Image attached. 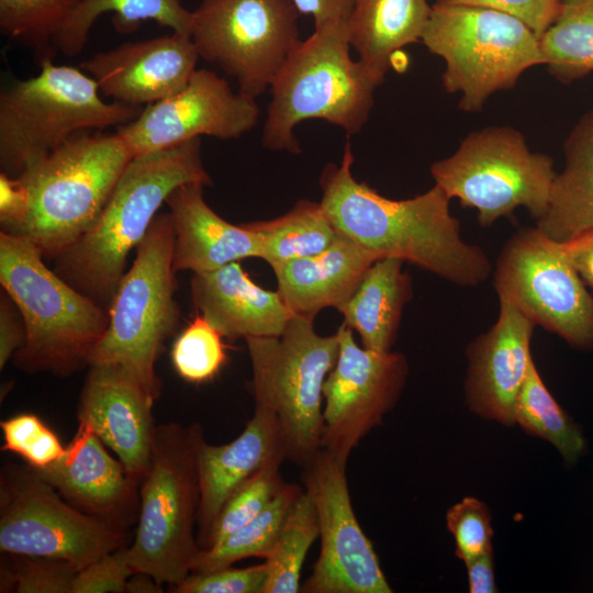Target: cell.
Segmentation results:
<instances>
[{"mask_svg": "<svg viewBox=\"0 0 593 593\" xmlns=\"http://www.w3.org/2000/svg\"><path fill=\"white\" fill-rule=\"evenodd\" d=\"M132 158L116 132L76 133L18 177L29 206L10 234L55 260L96 223Z\"/></svg>", "mask_w": 593, "mask_h": 593, "instance_id": "obj_5", "label": "cell"}, {"mask_svg": "<svg viewBox=\"0 0 593 593\" xmlns=\"http://www.w3.org/2000/svg\"><path fill=\"white\" fill-rule=\"evenodd\" d=\"M300 14L311 15L314 29L347 24L353 0H291Z\"/></svg>", "mask_w": 593, "mask_h": 593, "instance_id": "obj_46", "label": "cell"}, {"mask_svg": "<svg viewBox=\"0 0 593 593\" xmlns=\"http://www.w3.org/2000/svg\"><path fill=\"white\" fill-rule=\"evenodd\" d=\"M559 243L568 261L593 294V228Z\"/></svg>", "mask_w": 593, "mask_h": 593, "instance_id": "obj_47", "label": "cell"}, {"mask_svg": "<svg viewBox=\"0 0 593 593\" xmlns=\"http://www.w3.org/2000/svg\"><path fill=\"white\" fill-rule=\"evenodd\" d=\"M430 12L427 0H353L347 23L350 45L383 81L395 54L421 41Z\"/></svg>", "mask_w": 593, "mask_h": 593, "instance_id": "obj_26", "label": "cell"}, {"mask_svg": "<svg viewBox=\"0 0 593 593\" xmlns=\"http://www.w3.org/2000/svg\"><path fill=\"white\" fill-rule=\"evenodd\" d=\"M318 537L315 505L302 490L290 507L276 544L265 559L268 579L264 593H298L307 551Z\"/></svg>", "mask_w": 593, "mask_h": 593, "instance_id": "obj_34", "label": "cell"}, {"mask_svg": "<svg viewBox=\"0 0 593 593\" xmlns=\"http://www.w3.org/2000/svg\"><path fill=\"white\" fill-rule=\"evenodd\" d=\"M446 524L455 540V553L463 563L493 551L491 513L477 497L467 496L449 507Z\"/></svg>", "mask_w": 593, "mask_h": 593, "instance_id": "obj_40", "label": "cell"}, {"mask_svg": "<svg viewBox=\"0 0 593 593\" xmlns=\"http://www.w3.org/2000/svg\"><path fill=\"white\" fill-rule=\"evenodd\" d=\"M186 183L212 184L201 137L133 157L96 223L55 259V272L108 310L130 253L169 194Z\"/></svg>", "mask_w": 593, "mask_h": 593, "instance_id": "obj_2", "label": "cell"}, {"mask_svg": "<svg viewBox=\"0 0 593 593\" xmlns=\"http://www.w3.org/2000/svg\"><path fill=\"white\" fill-rule=\"evenodd\" d=\"M29 191L19 178L0 172V225L1 232H13L25 217Z\"/></svg>", "mask_w": 593, "mask_h": 593, "instance_id": "obj_45", "label": "cell"}, {"mask_svg": "<svg viewBox=\"0 0 593 593\" xmlns=\"http://www.w3.org/2000/svg\"><path fill=\"white\" fill-rule=\"evenodd\" d=\"M205 441L199 423L156 426L149 468L139 484L136 533L127 547L134 573L174 585L193 568L200 505L199 452Z\"/></svg>", "mask_w": 593, "mask_h": 593, "instance_id": "obj_6", "label": "cell"}, {"mask_svg": "<svg viewBox=\"0 0 593 593\" xmlns=\"http://www.w3.org/2000/svg\"><path fill=\"white\" fill-rule=\"evenodd\" d=\"M245 225L257 235L260 258L271 268L316 255L328 248L339 235L321 203L306 199L299 200L279 217Z\"/></svg>", "mask_w": 593, "mask_h": 593, "instance_id": "obj_30", "label": "cell"}, {"mask_svg": "<svg viewBox=\"0 0 593 593\" xmlns=\"http://www.w3.org/2000/svg\"><path fill=\"white\" fill-rule=\"evenodd\" d=\"M302 490L298 484L286 482L275 499L253 521L215 546L201 549L191 572L227 568L247 558L266 559L276 544L290 507Z\"/></svg>", "mask_w": 593, "mask_h": 593, "instance_id": "obj_32", "label": "cell"}, {"mask_svg": "<svg viewBox=\"0 0 593 593\" xmlns=\"http://www.w3.org/2000/svg\"><path fill=\"white\" fill-rule=\"evenodd\" d=\"M566 165L556 174L537 227L562 242L593 228V109L572 127L563 146Z\"/></svg>", "mask_w": 593, "mask_h": 593, "instance_id": "obj_28", "label": "cell"}, {"mask_svg": "<svg viewBox=\"0 0 593 593\" xmlns=\"http://www.w3.org/2000/svg\"><path fill=\"white\" fill-rule=\"evenodd\" d=\"M544 66L562 83L593 71V0H560L559 11L540 37Z\"/></svg>", "mask_w": 593, "mask_h": 593, "instance_id": "obj_31", "label": "cell"}, {"mask_svg": "<svg viewBox=\"0 0 593 593\" xmlns=\"http://www.w3.org/2000/svg\"><path fill=\"white\" fill-rule=\"evenodd\" d=\"M204 187L182 184L166 200L175 232V272H204L244 258H260L257 235L245 224H231L216 214L204 200Z\"/></svg>", "mask_w": 593, "mask_h": 593, "instance_id": "obj_24", "label": "cell"}, {"mask_svg": "<svg viewBox=\"0 0 593 593\" xmlns=\"http://www.w3.org/2000/svg\"><path fill=\"white\" fill-rule=\"evenodd\" d=\"M515 423L553 445L569 463L584 450L581 430L549 392L534 360L516 400Z\"/></svg>", "mask_w": 593, "mask_h": 593, "instance_id": "obj_33", "label": "cell"}, {"mask_svg": "<svg viewBox=\"0 0 593 593\" xmlns=\"http://www.w3.org/2000/svg\"><path fill=\"white\" fill-rule=\"evenodd\" d=\"M470 593L497 592L494 578L493 551L465 563Z\"/></svg>", "mask_w": 593, "mask_h": 593, "instance_id": "obj_48", "label": "cell"}, {"mask_svg": "<svg viewBox=\"0 0 593 593\" xmlns=\"http://www.w3.org/2000/svg\"><path fill=\"white\" fill-rule=\"evenodd\" d=\"M156 399L124 368L90 365L80 392L77 419L88 424L138 485L150 463Z\"/></svg>", "mask_w": 593, "mask_h": 593, "instance_id": "obj_18", "label": "cell"}, {"mask_svg": "<svg viewBox=\"0 0 593 593\" xmlns=\"http://www.w3.org/2000/svg\"><path fill=\"white\" fill-rule=\"evenodd\" d=\"M421 42L445 61L443 87L458 108L479 112L495 92L544 65L540 38L524 22L484 7L435 2Z\"/></svg>", "mask_w": 593, "mask_h": 593, "instance_id": "obj_10", "label": "cell"}, {"mask_svg": "<svg viewBox=\"0 0 593 593\" xmlns=\"http://www.w3.org/2000/svg\"><path fill=\"white\" fill-rule=\"evenodd\" d=\"M445 4H467L490 8L517 18L540 38L553 22L560 0H436Z\"/></svg>", "mask_w": 593, "mask_h": 593, "instance_id": "obj_43", "label": "cell"}, {"mask_svg": "<svg viewBox=\"0 0 593 593\" xmlns=\"http://www.w3.org/2000/svg\"><path fill=\"white\" fill-rule=\"evenodd\" d=\"M255 405L276 418L286 460L306 468L321 450L323 385L339 340L321 336L313 320L293 315L280 336L245 338Z\"/></svg>", "mask_w": 593, "mask_h": 593, "instance_id": "obj_9", "label": "cell"}, {"mask_svg": "<svg viewBox=\"0 0 593 593\" xmlns=\"http://www.w3.org/2000/svg\"><path fill=\"white\" fill-rule=\"evenodd\" d=\"M40 72L14 80L0 93V168L11 178L82 131L119 127L143 110L101 98L85 71L52 59Z\"/></svg>", "mask_w": 593, "mask_h": 593, "instance_id": "obj_7", "label": "cell"}, {"mask_svg": "<svg viewBox=\"0 0 593 593\" xmlns=\"http://www.w3.org/2000/svg\"><path fill=\"white\" fill-rule=\"evenodd\" d=\"M404 262L395 257L376 260L351 296L337 309L344 323L358 332L365 348L392 350L403 309L413 295Z\"/></svg>", "mask_w": 593, "mask_h": 593, "instance_id": "obj_27", "label": "cell"}, {"mask_svg": "<svg viewBox=\"0 0 593 593\" xmlns=\"http://www.w3.org/2000/svg\"><path fill=\"white\" fill-rule=\"evenodd\" d=\"M4 444L1 450L19 455L35 469L57 461L66 450L57 434L41 417L21 413L1 421Z\"/></svg>", "mask_w": 593, "mask_h": 593, "instance_id": "obj_38", "label": "cell"}, {"mask_svg": "<svg viewBox=\"0 0 593 593\" xmlns=\"http://www.w3.org/2000/svg\"><path fill=\"white\" fill-rule=\"evenodd\" d=\"M0 283L19 307L26 327L13 357L26 373L67 378L89 366L103 337L108 310L46 267L27 239L0 233Z\"/></svg>", "mask_w": 593, "mask_h": 593, "instance_id": "obj_3", "label": "cell"}, {"mask_svg": "<svg viewBox=\"0 0 593 593\" xmlns=\"http://www.w3.org/2000/svg\"><path fill=\"white\" fill-rule=\"evenodd\" d=\"M283 461H273L239 485L222 506L203 549L210 548L253 521L284 485Z\"/></svg>", "mask_w": 593, "mask_h": 593, "instance_id": "obj_37", "label": "cell"}, {"mask_svg": "<svg viewBox=\"0 0 593 593\" xmlns=\"http://www.w3.org/2000/svg\"><path fill=\"white\" fill-rule=\"evenodd\" d=\"M276 418L256 406L243 432L224 445L206 440L199 452L200 505L197 537L203 549L212 526L226 500L245 481L273 461H284Z\"/></svg>", "mask_w": 593, "mask_h": 593, "instance_id": "obj_23", "label": "cell"}, {"mask_svg": "<svg viewBox=\"0 0 593 593\" xmlns=\"http://www.w3.org/2000/svg\"><path fill=\"white\" fill-rule=\"evenodd\" d=\"M80 0H0L1 33L29 47L42 64Z\"/></svg>", "mask_w": 593, "mask_h": 593, "instance_id": "obj_35", "label": "cell"}, {"mask_svg": "<svg viewBox=\"0 0 593 593\" xmlns=\"http://www.w3.org/2000/svg\"><path fill=\"white\" fill-rule=\"evenodd\" d=\"M353 164L347 142L340 163L327 164L320 177V203L340 235L379 258H400L461 287H477L489 278L488 256L461 238L451 199L440 187L410 199H389L357 181Z\"/></svg>", "mask_w": 593, "mask_h": 593, "instance_id": "obj_1", "label": "cell"}, {"mask_svg": "<svg viewBox=\"0 0 593 593\" xmlns=\"http://www.w3.org/2000/svg\"><path fill=\"white\" fill-rule=\"evenodd\" d=\"M429 170L450 199L477 210L483 227L518 208L538 221L557 174L552 159L532 152L524 135L511 126L471 132L452 155L433 163Z\"/></svg>", "mask_w": 593, "mask_h": 593, "instance_id": "obj_11", "label": "cell"}, {"mask_svg": "<svg viewBox=\"0 0 593 593\" xmlns=\"http://www.w3.org/2000/svg\"><path fill=\"white\" fill-rule=\"evenodd\" d=\"M86 423L54 463L35 469L69 504L114 528L126 532L137 521L139 485Z\"/></svg>", "mask_w": 593, "mask_h": 593, "instance_id": "obj_21", "label": "cell"}, {"mask_svg": "<svg viewBox=\"0 0 593 593\" xmlns=\"http://www.w3.org/2000/svg\"><path fill=\"white\" fill-rule=\"evenodd\" d=\"M134 574L123 546L79 570L71 584V593H122Z\"/></svg>", "mask_w": 593, "mask_h": 593, "instance_id": "obj_42", "label": "cell"}, {"mask_svg": "<svg viewBox=\"0 0 593 593\" xmlns=\"http://www.w3.org/2000/svg\"><path fill=\"white\" fill-rule=\"evenodd\" d=\"M336 333L339 354L323 385L321 449L347 466L351 450L395 406L409 363L402 353L358 346L345 323Z\"/></svg>", "mask_w": 593, "mask_h": 593, "instance_id": "obj_16", "label": "cell"}, {"mask_svg": "<svg viewBox=\"0 0 593 593\" xmlns=\"http://www.w3.org/2000/svg\"><path fill=\"white\" fill-rule=\"evenodd\" d=\"M493 278L499 300L570 346L593 349V294L559 242L537 226L519 230L502 247Z\"/></svg>", "mask_w": 593, "mask_h": 593, "instance_id": "obj_14", "label": "cell"}, {"mask_svg": "<svg viewBox=\"0 0 593 593\" xmlns=\"http://www.w3.org/2000/svg\"><path fill=\"white\" fill-rule=\"evenodd\" d=\"M347 24L314 29L290 53L273 80L261 144L271 150L301 153L295 126L324 120L358 133L370 115L376 88L383 81L350 57Z\"/></svg>", "mask_w": 593, "mask_h": 593, "instance_id": "obj_4", "label": "cell"}, {"mask_svg": "<svg viewBox=\"0 0 593 593\" xmlns=\"http://www.w3.org/2000/svg\"><path fill=\"white\" fill-rule=\"evenodd\" d=\"M199 58L191 37L172 32L97 53L80 68L97 82L101 96L144 108L183 89Z\"/></svg>", "mask_w": 593, "mask_h": 593, "instance_id": "obj_19", "label": "cell"}, {"mask_svg": "<svg viewBox=\"0 0 593 593\" xmlns=\"http://www.w3.org/2000/svg\"><path fill=\"white\" fill-rule=\"evenodd\" d=\"M190 293L198 312L230 340L280 336L294 315L278 291L256 284L239 261L194 272Z\"/></svg>", "mask_w": 593, "mask_h": 593, "instance_id": "obj_22", "label": "cell"}, {"mask_svg": "<svg viewBox=\"0 0 593 593\" xmlns=\"http://www.w3.org/2000/svg\"><path fill=\"white\" fill-rule=\"evenodd\" d=\"M163 584L145 573H134L127 581L126 592L130 593H159Z\"/></svg>", "mask_w": 593, "mask_h": 593, "instance_id": "obj_49", "label": "cell"}, {"mask_svg": "<svg viewBox=\"0 0 593 593\" xmlns=\"http://www.w3.org/2000/svg\"><path fill=\"white\" fill-rule=\"evenodd\" d=\"M494 324L467 347L466 400L470 410L504 425L515 424V404L533 356L536 326L511 302L499 300Z\"/></svg>", "mask_w": 593, "mask_h": 593, "instance_id": "obj_20", "label": "cell"}, {"mask_svg": "<svg viewBox=\"0 0 593 593\" xmlns=\"http://www.w3.org/2000/svg\"><path fill=\"white\" fill-rule=\"evenodd\" d=\"M104 13H112L113 26L120 34L132 33L143 21L152 20L191 37L192 11L181 0H80L57 37V52L69 57L78 55L92 25Z\"/></svg>", "mask_w": 593, "mask_h": 593, "instance_id": "obj_29", "label": "cell"}, {"mask_svg": "<svg viewBox=\"0 0 593 593\" xmlns=\"http://www.w3.org/2000/svg\"><path fill=\"white\" fill-rule=\"evenodd\" d=\"M346 465L321 449L302 481L318 521L321 549L303 593H392L369 538L355 515Z\"/></svg>", "mask_w": 593, "mask_h": 593, "instance_id": "obj_15", "label": "cell"}, {"mask_svg": "<svg viewBox=\"0 0 593 593\" xmlns=\"http://www.w3.org/2000/svg\"><path fill=\"white\" fill-rule=\"evenodd\" d=\"M26 327L23 316L11 299L2 290L0 296V368L3 369L8 361L24 345Z\"/></svg>", "mask_w": 593, "mask_h": 593, "instance_id": "obj_44", "label": "cell"}, {"mask_svg": "<svg viewBox=\"0 0 593 593\" xmlns=\"http://www.w3.org/2000/svg\"><path fill=\"white\" fill-rule=\"evenodd\" d=\"M256 99L232 90L215 72L197 69L177 93L143 108L116 127L133 157L174 147L202 135L238 138L257 124Z\"/></svg>", "mask_w": 593, "mask_h": 593, "instance_id": "obj_17", "label": "cell"}, {"mask_svg": "<svg viewBox=\"0 0 593 593\" xmlns=\"http://www.w3.org/2000/svg\"><path fill=\"white\" fill-rule=\"evenodd\" d=\"M222 338L201 314H197L171 348V363L178 376L194 384L213 380L228 360Z\"/></svg>", "mask_w": 593, "mask_h": 593, "instance_id": "obj_36", "label": "cell"}, {"mask_svg": "<svg viewBox=\"0 0 593 593\" xmlns=\"http://www.w3.org/2000/svg\"><path fill=\"white\" fill-rule=\"evenodd\" d=\"M125 537L69 504L29 465L1 468V553L61 559L79 571L123 547Z\"/></svg>", "mask_w": 593, "mask_h": 593, "instance_id": "obj_12", "label": "cell"}, {"mask_svg": "<svg viewBox=\"0 0 593 593\" xmlns=\"http://www.w3.org/2000/svg\"><path fill=\"white\" fill-rule=\"evenodd\" d=\"M379 257L338 235L325 250L272 268L278 293L294 315L314 320L325 307L338 309Z\"/></svg>", "mask_w": 593, "mask_h": 593, "instance_id": "obj_25", "label": "cell"}, {"mask_svg": "<svg viewBox=\"0 0 593 593\" xmlns=\"http://www.w3.org/2000/svg\"><path fill=\"white\" fill-rule=\"evenodd\" d=\"M268 579L267 563L246 568H222L209 572H191L170 585L174 593H264Z\"/></svg>", "mask_w": 593, "mask_h": 593, "instance_id": "obj_41", "label": "cell"}, {"mask_svg": "<svg viewBox=\"0 0 593 593\" xmlns=\"http://www.w3.org/2000/svg\"><path fill=\"white\" fill-rule=\"evenodd\" d=\"M299 15L291 0H201L192 11L191 40L200 58L256 99L301 41Z\"/></svg>", "mask_w": 593, "mask_h": 593, "instance_id": "obj_13", "label": "cell"}, {"mask_svg": "<svg viewBox=\"0 0 593 593\" xmlns=\"http://www.w3.org/2000/svg\"><path fill=\"white\" fill-rule=\"evenodd\" d=\"M10 555V553H8ZM12 563L1 572V592L18 593H71L77 568L66 560L10 555Z\"/></svg>", "mask_w": 593, "mask_h": 593, "instance_id": "obj_39", "label": "cell"}, {"mask_svg": "<svg viewBox=\"0 0 593 593\" xmlns=\"http://www.w3.org/2000/svg\"><path fill=\"white\" fill-rule=\"evenodd\" d=\"M174 242L170 213H158L118 286L108 309V328L89 358V366L112 363L124 368L156 400L161 381L155 365L181 316L175 299Z\"/></svg>", "mask_w": 593, "mask_h": 593, "instance_id": "obj_8", "label": "cell"}]
</instances>
